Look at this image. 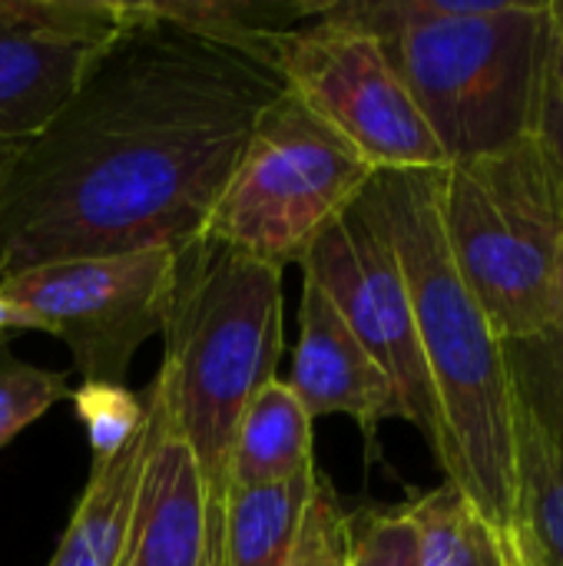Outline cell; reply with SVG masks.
Segmentation results:
<instances>
[{
	"label": "cell",
	"mask_w": 563,
	"mask_h": 566,
	"mask_svg": "<svg viewBox=\"0 0 563 566\" xmlns=\"http://www.w3.org/2000/svg\"><path fill=\"white\" fill-rule=\"evenodd\" d=\"M402 265L441 418L438 468L508 541L514 401L504 345L461 282L441 229V169L375 172L362 192Z\"/></svg>",
	"instance_id": "7a4b0ae2"
},
{
	"label": "cell",
	"mask_w": 563,
	"mask_h": 566,
	"mask_svg": "<svg viewBox=\"0 0 563 566\" xmlns=\"http://www.w3.org/2000/svg\"><path fill=\"white\" fill-rule=\"evenodd\" d=\"M405 514L418 534L421 566H511L501 534L448 481L411 497Z\"/></svg>",
	"instance_id": "ac0fdd59"
},
{
	"label": "cell",
	"mask_w": 563,
	"mask_h": 566,
	"mask_svg": "<svg viewBox=\"0 0 563 566\" xmlns=\"http://www.w3.org/2000/svg\"><path fill=\"white\" fill-rule=\"evenodd\" d=\"M265 70L375 172L448 166L378 36L329 17L325 7L269 40Z\"/></svg>",
	"instance_id": "52a82bcc"
},
{
	"label": "cell",
	"mask_w": 563,
	"mask_h": 566,
	"mask_svg": "<svg viewBox=\"0 0 563 566\" xmlns=\"http://www.w3.org/2000/svg\"><path fill=\"white\" fill-rule=\"evenodd\" d=\"M146 428L110 461L90 468L86 491L46 566H123L136 514Z\"/></svg>",
	"instance_id": "9a60e30c"
},
{
	"label": "cell",
	"mask_w": 563,
	"mask_h": 566,
	"mask_svg": "<svg viewBox=\"0 0 563 566\" xmlns=\"http://www.w3.org/2000/svg\"><path fill=\"white\" fill-rule=\"evenodd\" d=\"M113 43L40 36L0 23V146L33 139Z\"/></svg>",
	"instance_id": "7c38bea8"
},
{
	"label": "cell",
	"mask_w": 563,
	"mask_h": 566,
	"mask_svg": "<svg viewBox=\"0 0 563 566\" xmlns=\"http://www.w3.org/2000/svg\"><path fill=\"white\" fill-rule=\"evenodd\" d=\"M285 566H352L348 511L342 507L325 474L315 478V491L309 497L305 517L299 524Z\"/></svg>",
	"instance_id": "603a6c76"
},
{
	"label": "cell",
	"mask_w": 563,
	"mask_h": 566,
	"mask_svg": "<svg viewBox=\"0 0 563 566\" xmlns=\"http://www.w3.org/2000/svg\"><path fill=\"white\" fill-rule=\"evenodd\" d=\"M501 345L514 415L563 458V315L541 332L504 338Z\"/></svg>",
	"instance_id": "d6986e66"
},
{
	"label": "cell",
	"mask_w": 563,
	"mask_h": 566,
	"mask_svg": "<svg viewBox=\"0 0 563 566\" xmlns=\"http://www.w3.org/2000/svg\"><path fill=\"white\" fill-rule=\"evenodd\" d=\"M372 176L342 136L282 90L259 116L202 235L275 269L302 265Z\"/></svg>",
	"instance_id": "8992f818"
},
{
	"label": "cell",
	"mask_w": 563,
	"mask_h": 566,
	"mask_svg": "<svg viewBox=\"0 0 563 566\" xmlns=\"http://www.w3.org/2000/svg\"><path fill=\"white\" fill-rule=\"evenodd\" d=\"M325 0H119L126 27H166L265 66L269 40L312 20Z\"/></svg>",
	"instance_id": "4fadbf2b"
},
{
	"label": "cell",
	"mask_w": 563,
	"mask_h": 566,
	"mask_svg": "<svg viewBox=\"0 0 563 566\" xmlns=\"http://www.w3.org/2000/svg\"><path fill=\"white\" fill-rule=\"evenodd\" d=\"M312 418L289 388L272 378L242 411L229 448V488H275L315 471Z\"/></svg>",
	"instance_id": "5bb4252c"
},
{
	"label": "cell",
	"mask_w": 563,
	"mask_h": 566,
	"mask_svg": "<svg viewBox=\"0 0 563 566\" xmlns=\"http://www.w3.org/2000/svg\"><path fill=\"white\" fill-rule=\"evenodd\" d=\"M511 566H563V458L514 415V504L508 531Z\"/></svg>",
	"instance_id": "2e32d148"
},
{
	"label": "cell",
	"mask_w": 563,
	"mask_h": 566,
	"mask_svg": "<svg viewBox=\"0 0 563 566\" xmlns=\"http://www.w3.org/2000/svg\"><path fill=\"white\" fill-rule=\"evenodd\" d=\"M176 259L159 371L173 418L199 461L209 514L222 531L236 424L275 378L282 355V269L209 235L189 242Z\"/></svg>",
	"instance_id": "277c9868"
},
{
	"label": "cell",
	"mask_w": 563,
	"mask_h": 566,
	"mask_svg": "<svg viewBox=\"0 0 563 566\" xmlns=\"http://www.w3.org/2000/svg\"><path fill=\"white\" fill-rule=\"evenodd\" d=\"M325 13L378 36L448 166L538 136L551 0H329Z\"/></svg>",
	"instance_id": "3957f363"
},
{
	"label": "cell",
	"mask_w": 563,
	"mask_h": 566,
	"mask_svg": "<svg viewBox=\"0 0 563 566\" xmlns=\"http://www.w3.org/2000/svg\"><path fill=\"white\" fill-rule=\"evenodd\" d=\"M0 282H3V269H0ZM13 328H23V318L17 315V308L0 295V335L13 332Z\"/></svg>",
	"instance_id": "4316f807"
},
{
	"label": "cell",
	"mask_w": 563,
	"mask_h": 566,
	"mask_svg": "<svg viewBox=\"0 0 563 566\" xmlns=\"http://www.w3.org/2000/svg\"><path fill=\"white\" fill-rule=\"evenodd\" d=\"M302 272L329 295L362 348L388 375L402 405V421L418 428L438 461L441 418L421 355L408 285L385 229L362 196L319 235L302 262Z\"/></svg>",
	"instance_id": "9c48e42d"
},
{
	"label": "cell",
	"mask_w": 563,
	"mask_h": 566,
	"mask_svg": "<svg viewBox=\"0 0 563 566\" xmlns=\"http://www.w3.org/2000/svg\"><path fill=\"white\" fill-rule=\"evenodd\" d=\"M538 139L544 143V149L551 153V159L557 163L563 176V86H557L554 80L548 83V93H544Z\"/></svg>",
	"instance_id": "d4e9b609"
},
{
	"label": "cell",
	"mask_w": 563,
	"mask_h": 566,
	"mask_svg": "<svg viewBox=\"0 0 563 566\" xmlns=\"http://www.w3.org/2000/svg\"><path fill=\"white\" fill-rule=\"evenodd\" d=\"M441 229L451 262L498 338L563 315V176L538 136L441 169Z\"/></svg>",
	"instance_id": "5b68a950"
},
{
	"label": "cell",
	"mask_w": 563,
	"mask_h": 566,
	"mask_svg": "<svg viewBox=\"0 0 563 566\" xmlns=\"http://www.w3.org/2000/svg\"><path fill=\"white\" fill-rule=\"evenodd\" d=\"M70 401L76 408V418L86 424L93 464L116 458L146 428L143 395H133L126 385L83 381L76 391H70Z\"/></svg>",
	"instance_id": "44dd1931"
},
{
	"label": "cell",
	"mask_w": 563,
	"mask_h": 566,
	"mask_svg": "<svg viewBox=\"0 0 563 566\" xmlns=\"http://www.w3.org/2000/svg\"><path fill=\"white\" fill-rule=\"evenodd\" d=\"M176 269L179 259L169 249L63 259L3 275L0 295L23 328L70 348L83 381L123 385L136 352L166 332Z\"/></svg>",
	"instance_id": "ba28073f"
},
{
	"label": "cell",
	"mask_w": 563,
	"mask_h": 566,
	"mask_svg": "<svg viewBox=\"0 0 563 566\" xmlns=\"http://www.w3.org/2000/svg\"><path fill=\"white\" fill-rule=\"evenodd\" d=\"M0 23L80 43H113L129 30L119 0H0Z\"/></svg>",
	"instance_id": "ffe728a7"
},
{
	"label": "cell",
	"mask_w": 563,
	"mask_h": 566,
	"mask_svg": "<svg viewBox=\"0 0 563 566\" xmlns=\"http://www.w3.org/2000/svg\"><path fill=\"white\" fill-rule=\"evenodd\" d=\"M557 289H561V302H563V249H561V262H557Z\"/></svg>",
	"instance_id": "83f0119b"
},
{
	"label": "cell",
	"mask_w": 563,
	"mask_h": 566,
	"mask_svg": "<svg viewBox=\"0 0 563 566\" xmlns=\"http://www.w3.org/2000/svg\"><path fill=\"white\" fill-rule=\"evenodd\" d=\"M123 564H126V560H123Z\"/></svg>",
	"instance_id": "f1b7e54d"
},
{
	"label": "cell",
	"mask_w": 563,
	"mask_h": 566,
	"mask_svg": "<svg viewBox=\"0 0 563 566\" xmlns=\"http://www.w3.org/2000/svg\"><path fill=\"white\" fill-rule=\"evenodd\" d=\"M146 451L123 566H219V527L192 444L179 431L163 371L143 391Z\"/></svg>",
	"instance_id": "30bf717a"
},
{
	"label": "cell",
	"mask_w": 563,
	"mask_h": 566,
	"mask_svg": "<svg viewBox=\"0 0 563 566\" xmlns=\"http://www.w3.org/2000/svg\"><path fill=\"white\" fill-rule=\"evenodd\" d=\"M352 566H421L418 534L402 511L348 514Z\"/></svg>",
	"instance_id": "cb8c5ba5"
},
{
	"label": "cell",
	"mask_w": 563,
	"mask_h": 566,
	"mask_svg": "<svg viewBox=\"0 0 563 566\" xmlns=\"http://www.w3.org/2000/svg\"><path fill=\"white\" fill-rule=\"evenodd\" d=\"M554 20V53H551V80L563 86V0H551Z\"/></svg>",
	"instance_id": "484cf974"
},
{
	"label": "cell",
	"mask_w": 563,
	"mask_h": 566,
	"mask_svg": "<svg viewBox=\"0 0 563 566\" xmlns=\"http://www.w3.org/2000/svg\"><path fill=\"white\" fill-rule=\"evenodd\" d=\"M289 388L312 421L325 415H348L362 428L368 451L378 441V428L388 418H402L388 375L362 348L329 295L309 279L299 302V345L292 355Z\"/></svg>",
	"instance_id": "8fae6325"
},
{
	"label": "cell",
	"mask_w": 563,
	"mask_h": 566,
	"mask_svg": "<svg viewBox=\"0 0 563 566\" xmlns=\"http://www.w3.org/2000/svg\"><path fill=\"white\" fill-rule=\"evenodd\" d=\"M63 398H70L66 378L17 358L7 335H0V448Z\"/></svg>",
	"instance_id": "7402d4cb"
},
{
	"label": "cell",
	"mask_w": 563,
	"mask_h": 566,
	"mask_svg": "<svg viewBox=\"0 0 563 566\" xmlns=\"http://www.w3.org/2000/svg\"><path fill=\"white\" fill-rule=\"evenodd\" d=\"M319 468L275 488H229L219 531V566H285Z\"/></svg>",
	"instance_id": "e0dca14e"
},
{
	"label": "cell",
	"mask_w": 563,
	"mask_h": 566,
	"mask_svg": "<svg viewBox=\"0 0 563 566\" xmlns=\"http://www.w3.org/2000/svg\"><path fill=\"white\" fill-rule=\"evenodd\" d=\"M279 93V80L242 53L129 27L33 139L0 146L3 275L139 249L183 252L206 232Z\"/></svg>",
	"instance_id": "6da1fadb"
}]
</instances>
